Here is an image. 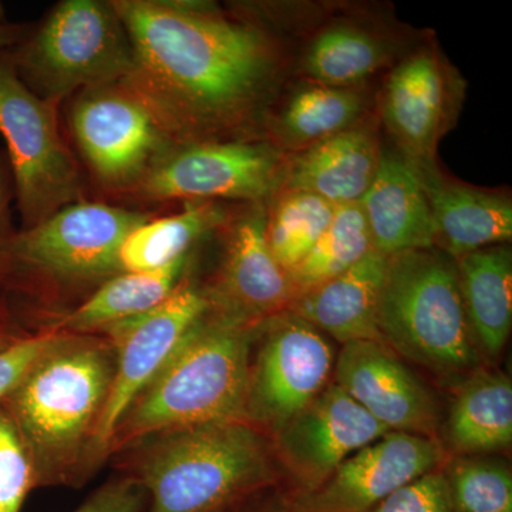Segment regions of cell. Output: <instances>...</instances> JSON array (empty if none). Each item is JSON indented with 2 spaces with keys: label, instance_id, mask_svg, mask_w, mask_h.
Listing matches in <instances>:
<instances>
[{
  "label": "cell",
  "instance_id": "obj_11",
  "mask_svg": "<svg viewBox=\"0 0 512 512\" xmlns=\"http://www.w3.org/2000/svg\"><path fill=\"white\" fill-rule=\"evenodd\" d=\"M69 121L87 167L113 190H133L174 146L147 107L120 83L80 92Z\"/></svg>",
  "mask_w": 512,
  "mask_h": 512
},
{
  "label": "cell",
  "instance_id": "obj_6",
  "mask_svg": "<svg viewBox=\"0 0 512 512\" xmlns=\"http://www.w3.org/2000/svg\"><path fill=\"white\" fill-rule=\"evenodd\" d=\"M20 79L47 100L117 84L133 70L130 36L113 2L64 0L8 50Z\"/></svg>",
  "mask_w": 512,
  "mask_h": 512
},
{
  "label": "cell",
  "instance_id": "obj_7",
  "mask_svg": "<svg viewBox=\"0 0 512 512\" xmlns=\"http://www.w3.org/2000/svg\"><path fill=\"white\" fill-rule=\"evenodd\" d=\"M150 220L99 202H74L40 224L15 232L0 259V286H100L121 274L120 249Z\"/></svg>",
  "mask_w": 512,
  "mask_h": 512
},
{
  "label": "cell",
  "instance_id": "obj_38",
  "mask_svg": "<svg viewBox=\"0 0 512 512\" xmlns=\"http://www.w3.org/2000/svg\"><path fill=\"white\" fill-rule=\"evenodd\" d=\"M9 23L8 18H6L5 8H3L2 3H0V25H6Z\"/></svg>",
  "mask_w": 512,
  "mask_h": 512
},
{
  "label": "cell",
  "instance_id": "obj_29",
  "mask_svg": "<svg viewBox=\"0 0 512 512\" xmlns=\"http://www.w3.org/2000/svg\"><path fill=\"white\" fill-rule=\"evenodd\" d=\"M336 207L305 191H279L266 214L268 247L286 272L296 268L329 227Z\"/></svg>",
  "mask_w": 512,
  "mask_h": 512
},
{
  "label": "cell",
  "instance_id": "obj_35",
  "mask_svg": "<svg viewBox=\"0 0 512 512\" xmlns=\"http://www.w3.org/2000/svg\"><path fill=\"white\" fill-rule=\"evenodd\" d=\"M10 181L8 170H6L5 164H3L2 158H0V259H2L3 249L15 232L10 228ZM2 288V286H0Z\"/></svg>",
  "mask_w": 512,
  "mask_h": 512
},
{
  "label": "cell",
  "instance_id": "obj_33",
  "mask_svg": "<svg viewBox=\"0 0 512 512\" xmlns=\"http://www.w3.org/2000/svg\"><path fill=\"white\" fill-rule=\"evenodd\" d=\"M57 335V330L49 329L35 336L9 338L0 330V402L22 382Z\"/></svg>",
  "mask_w": 512,
  "mask_h": 512
},
{
  "label": "cell",
  "instance_id": "obj_17",
  "mask_svg": "<svg viewBox=\"0 0 512 512\" xmlns=\"http://www.w3.org/2000/svg\"><path fill=\"white\" fill-rule=\"evenodd\" d=\"M265 227L266 212L256 207L231 228L217 281L205 289L211 311L247 325L288 311L295 288L268 247Z\"/></svg>",
  "mask_w": 512,
  "mask_h": 512
},
{
  "label": "cell",
  "instance_id": "obj_25",
  "mask_svg": "<svg viewBox=\"0 0 512 512\" xmlns=\"http://www.w3.org/2000/svg\"><path fill=\"white\" fill-rule=\"evenodd\" d=\"M225 220L224 210L211 201L190 202L183 212L148 220L124 239L121 271H154L173 264L190 255L191 248Z\"/></svg>",
  "mask_w": 512,
  "mask_h": 512
},
{
  "label": "cell",
  "instance_id": "obj_20",
  "mask_svg": "<svg viewBox=\"0 0 512 512\" xmlns=\"http://www.w3.org/2000/svg\"><path fill=\"white\" fill-rule=\"evenodd\" d=\"M419 173L436 229V247L441 252L456 261L471 252L510 241V198L448 180L437 167Z\"/></svg>",
  "mask_w": 512,
  "mask_h": 512
},
{
  "label": "cell",
  "instance_id": "obj_36",
  "mask_svg": "<svg viewBox=\"0 0 512 512\" xmlns=\"http://www.w3.org/2000/svg\"><path fill=\"white\" fill-rule=\"evenodd\" d=\"M25 26L15 25V23H6V25H0V52L12 49L18 45L20 40L26 36Z\"/></svg>",
  "mask_w": 512,
  "mask_h": 512
},
{
  "label": "cell",
  "instance_id": "obj_19",
  "mask_svg": "<svg viewBox=\"0 0 512 512\" xmlns=\"http://www.w3.org/2000/svg\"><path fill=\"white\" fill-rule=\"evenodd\" d=\"M383 151L370 124L305 148L285 165L279 191H305L335 205L359 204L379 170Z\"/></svg>",
  "mask_w": 512,
  "mask_h": 512
},
{
  "label": "cell",
  "instance_id": "obj_21",
  "mask_svg": "<svg viewBox=\"0 0 512 512\" xmlns=\"http://www.w3.org/2000/svg\"><path fill=\"white\" fill-rule=\"evenodd\" d=\"M386 265L387 256L372 251L343 274L298 293L288 311L342 345L382 342L377 311Z\"/></svg>",
  "mask_w": 512,
  "mask_h": 512
},
{
  "label": "cell",
  "instance_id": "obj_31",
  "mask_svg": "<svg viewBox=\"0 0 512 512\" xmlns=\"http://www.w3.org/2000/svg\"><path fill=\"white\" fill-rule=\"evenodd\" d=\"M37 488L35 470L12 417L0 404V512H20Z\"/></svg>",
  "mask_w": 512,
  "mask_h": 512
},
{
  "label": "cell",
  "instance_id": "obj_13",
  "mask_svg": "<svg viewBox=\"0 0 512 512\" xmlns=\"http://www.w3.org/2000/svg\"><path fill=\"white\" fill-rule=\"evenodd\" d=\"M387 433L342 387L330 382L271 440L282 473L303 493L318 487L346 458Z\"/></svg>",
  "mask_w": 512,
  "mask_h": 512
},
{
  "label": "cell",
  "instance_id": "obj_26",
  "mask_svg": "<svg viewBox=\"0 0 512 512\" xmlns=\"http://www.w3.org/2000/svg\"><path fill=\"white\" fill-rule=\"evenodd\" d=\"M392 47L376 33L360 26L338 23L315 36L303 56V72L316 84L355 87L382 69Z\"/></svg>",
  "mask_w": 512,
  "mask_h": 512
},
{
  "label": "cell",
  "instance_id": "obj_27",
  "mask_svg": "<svg viewBox=\"0 0 512 512\" xmlns=\"http://www.w3.org/2000/svg\"><path fill=\"white\" fill-rule=\"evenodd\" d=\"M366 103L356 87H305L293 94L279 116V137L286 146L305 150L359 124Z\"/></svg>",
  "mask_w": 512,
  "mask_h": 512
},
{
  "label": "cell",
  "instance_id": "obj_28",
  "mask_svg": "<svg viewBox=\"0 0 512 512\" xmlns=\"http://www.w3.org/2000/svg\"><path fill=\"white\" fill-rule=\"evenodd\" d=\"M372 251V237L360 204L338 205L315 247L289 272L295 296L343 274Z\"/></svg>",
  "mask_w": 512,
  "mask_h": 512
},
{
  "label": "cell",
  "instance_id": "obj_18",
  "mask_svg": "<svg viewBox=\"0 0 512 512\" xmlns=\"http://www.w3.org/2000/svg\"><path fill=\"white\" fill-rule=\"evenodd\" d=\"M373 249L384 256L436 248V229L419 170L402 154L383 153L359 202Z\"/></svg>",
  "mask_w": 512,
  "mask_h": 512
},
{
  "label": "cell",
  "instance_id": "obj_37",
  "mask_svg": "<svg viewBox=\"0 0 512 512\" xmlns=\"http://www.w3.org/2000/svg\"><path fill=\"white\" fill-rule=\"evenodd\" d=\"M266 497H268V493L251 501L238 512H291L286 501H281V503L279 501H268Z\"/></svg>",
  "mask_w": 512,
  "mask_h": 512
},
{
  "label": "cell",
  "instance_id": "obj_3",
  "mask_svg": "<svg viewBox=\"0 0 512 512\" xmlns=\"http://www.w3.org/2000/svg\"><path fill=\"white\" fill-rule=\"evenodd\" d=\"M111 457L146 488V512H238L284 476L271 437L242 419L148 434Z\"/></svg>",
  "mask_w": 512,
  "mask_h": 512
},
{
  "label": "cell",
  "instance_id": "obj_2",
  "mask_svg": "<svg viewBox=\"0 0 512 512\" xmlns=\"http://www.w3.org/2000/svg\"><path fill=\"white\" fill-rule=\"evenodd\" d=\"M114 372L109 339L59 332L0 402L28 450L37 488L82 487L101 467L97 433Z\"/></svg>",
  "mask_w": 512,
  "mask_h": 512
},
{
  "label": "cell",
  "instance_id": "obj_10",
  "mask_svg": "<svg viewBox=\"0 0 512 512\" xmlns=\"http://www.w3.org/2000/svg\"><path fill=\"white\" fill-rule=\"evenodd\" d=\"M285 160L278 148L248 141H208L173 146L133 188L147 201L259 202L278 191Z\"/></svg>",
  "mask_w": 512,
  "mask_h": 512
},
{
  "label": "cell",
  "instance_id": "obj_15",
  "mask_svg": "<svg viewBox=\"0 0 512 512\" xmlns=\"http://www.w3.org/2000/svg\"><path fill=\"white\" fill-rule=\"evenodd\" d=\"M460 97L456 73L431 50L407 56L387 77L382 120L417 170L437 167V147L456 120Z\"/></svg>",
  "mask_w": 512,
  "mask_h": 512
},
{
  "label": "cell",
  "instance_id": "obj_23",
  "mask_svg": "<svg viewBox=\"0 0 512 512\" xmlns=\"http://www.w3.org/2000/svg\"><path fill=\"white\" fill-rule=\"evenodd\" d=\"M461 298L474 342L488 357L503 352L512 326V255L507 244L456 259Z\"/></svg>",
  "mask_w": 512,
  "mask_h": 512
},
{
  "label": "cell",
  "instance_id": "obj_14",
  "mask_svg": "<svg viewBox=\"0 0 512 512\" xmlns=\"http://www.w3.org/2000/svg\"><path fill=\"white\" fill-rule=\"evenodd\" d=\"M446 460L440 440L389 431L346 458L322 484L286 501L291 512H369Z\"/></svg>",
  "mask_w": 512,
  "mask_h": 512
},
{
  "label": "cell",
  "instance_id": "obj_22",
  "mask_svg": "<svg viewBox=\"0 0 512 512\" xmlns=\"http://www.w3.org/2000/svg\"><path fill=\"white\" fill-rule=\"evenodd\" d=\"M443 430L448 448L457 457L484 456L510 448V377L481 366L461 380Z\"/></svg>",
  "mask_w": 512,
  "mask_h": 512
},
{
  "label": "cell",
  "instance_id": "obj_9",
  "mask_svg": "<svg viewBox=\"0 0 512 512\" xmlns=\"http://www.w3.org/2000/svg\"><path fill=\"white\" fill-rule=\"evenodd\" d=\"M335 360L325 333L295 313L256 323L244 420L271 437L328 386Z\"/></svg>",
  "mask_w": 512,
  "mask_h": 512
},
{
  "label": "cell",
  "instance_id": "obj_30",
  "mask_svg": "<svg viewBox=\"0 0 512 512\" xmlns=\"http://www.w3.org/2000/svg\"><path fill=\"white\" fill-rule=\"evenodd\" d=\"M444 474L454 512H512V476L503 461L456 457Z\"/></svg>",
  "mask_w": 512,
  "mask_h": 512
},
{
  "label": "cell",
  "instance_id": "obj_4",
  "mask_svg": "<svg viewBox=\"0 0 512 512\" xmlns=\"http://www.w3.org/2000/svg\"><path fill=\"white\" fill-rule=\"evenodd\" d=\"M255 325L210 308L121 417L110 457L148 434L244 420Z\"/></svg>",
  "mask_w": 512,
  "mask_h": 512
},
{
  "label": "cell",
  "instance_id": "obj_1",
  "mask_svg": "<svg viewBox=\"0 0 512 512\" xmlns=\"http://www.w3.org/2000/svg\"><path fill=\"white\" fill-rule=\"evenodd\" d=\"M133 70L121 86L153 114L174 146L208 143L254 119L279 67L264 30L200 3L114 0Z\"/></svg>",
  "mask_w": 512,
  "mask_h": 512
},
{
  "label": "cell",
  "instance_id": "obj_16",
  "mask_svg": "<svg viewBox=\"0 0 512 512\" xmlns=\"http://www.w3.org/2000/svg\"><path fill=\"white\" fill-rule=\"evenodd\" d=\"M333 379L387 430L439 440L436 397L384 343L360 340L342 345Z\"/></svg>",
  "mask_w": 512,
  "mask_h": 512
},
{
  "label": "cell",
  "instance_id": "obj_12",
  "mask_svg": "<svg viewBox=\"0 0 512 512\" xmlns=\"http://www.w3.org/2000/svg\"><path fill=\"white\" fill-rule=\"evenodd\" d=\"M210 308L204 289L183 279L156 308L100 333L116 349V372L97 433L101 466L110 458L111 440L121 417Z\"/></svg>",
  "mask_w": 512,
  "mask_h": 512
},
{
  "label": "cell",
  "instance_id": "obj_5",
  "mask_svg": "<svg viewBox=\"0 0 512 512\" xmlns=\"http://www.w3.org/2000/svg\"><path fill=\"white\" fill-rule=\"evenodd\" d=\"M377 328L397 356L450 383L481 367L456 261L440 249L387 256Z\"/></svg>",
  "mask_w": 512,
  "mask_h": 512
},
{
  "label": "cell",
  "instance_id": "obj_8",
  "mask_svg": "<svg viewBox=\"0 0 512 512\" xmlns=\"http://www.w3.org/2000/svg\"><path fill=\"white\" fill-rule=\"evenodd\" d=\"M59 101L43 99L0 52V136L8 148L23 228L40 224L82 197V174L57 121Z\"/></svg>",
  "mask_w": 512,
  "mask_h": 512
},
{
  "label": "cell",
  "instance_id": "obj_32",
  "mask_svg": "<svg viewBox=\"0 0 512 512\" xmlns=\"http://www.w3.org/2000/svg\"><path fill=\"white\" fill-rule=\"evenodd\" d=\"M369 512H454L446 474L440 468L430 471L394 491Z\"/></svg>",
  "mask_w": 512,
  "mask_h": 512
},
{
  "label": "cell",
  "instance_id": "obj_34",
  "mask_svg": "<svg viewBox=\"0 0 512 512\" xmlns=\"http://www.w3.org/2000/svg\"><path fill=\"white\" fill-rule=\"evenodd\" d=\"M147 503L140 481L120 473L101 484L74 512H146Z\"/></svg>",
  "mask_w": 512,
  "mask_h": 512
},
{
  "label": "cell",
  "instance_id": "obj_24",
  "mask_svg": "<svg viewBox=\"0 0 512 512\" xmlns=\"http://www.w3.org/2000/svg\"><path fill=\"white\" fill-rule=\"evenodd\" d=\"M188 258L190 255L154 271L121 272L107 279L50 329L100 335L117 323L151 311L183 282Z\"/></svg>",
  "mask_w": 512,
  "mask_h": 512
}]
</instances>
